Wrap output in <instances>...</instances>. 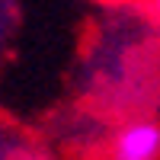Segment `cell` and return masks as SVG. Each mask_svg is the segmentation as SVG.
<instances>
[{
    "label": "cell",
    "instance_id": "1",
    "mask_svg": "<svg viewBox=\"0 0 160 160\" xmlns=\"http://www.w3.org/2000/svg\"><path fill=\"white\" fill-rule=\"evenodd\" d=\"M80 102L106 118L154 115L160 106V26L131 3L109 7L77 68Z\"/></svg>",
    "mask_w": 160,
    "mask_h": 160
},
{
    "label": "cell",
    "instance_id": "2",
    "mask_svg": "<svg viewBox=\"0 0 160 160\" xmlns=\"http://www.w3.org/2000/svg\"><path fill=\"white\" fill-rule=\"evenodd\" d=\"M112 131V122L106 115H99L96 109L80 102L71 112H58L48 125V144L58 154H71V157H90L99 160L106 138Z\"/></svg>",
    "mask_w": 160,
    "mask_h": 160
},
{
    "label": "cell",
    "instance_id": "3",
    "mask_svg": "<svg viewBox=\"0 0 160 160\" xmlns=\"http://www.w3.org/2000/svg\"><path fill=\"white\" fill-rule=\"evenodd\" d=\"M99 160H160V118L135 115L115 122Z\"/></svg>",
    "mask_w": 160,
    "mask_h": 160
},
{
    "label": "cell",
    "instance_id": "4",
    "mask_svg": "<svg viewBox=\"0 0 160 160\" xmlns=\"http://www.w3.org/2000/svg\"><path fill=\"white\" fill-rule=\"evenodd\" d=\"M0 160H64L45 138L0 115Z\"/></svg>",
    "mask_w": 160,
    "mask_h": 160
},
{
    "label": "cell",
    "instance_id": "5",
    "mask_svg": "<svg viewBox=\"0 0 160 160\" xmlns=\"http://www.w3.org/2000/svg\"><path fill=\"white\" fill-rule=\"evenodd\" d=\"M16 26H19V0H0V64L10 55Z\"/></svg>",
    "mask_w": 160,
    "mask_h": 160
},
{
    "label": "cell",
    "instance_id": "6",
    "mask_svg": "<svg viewBox=\"0 0 160 160\" xmlns=\"http://www.w3.org/2000/svg\"><path fill=\"white\" fill-rule=\"evenodd\" d=\"M141 10L148 13V19L154 26H160V0H141Z\"/></svg>",
    "mask_w": 160,
    "mask_h": 160
},
{
    "label": "cell",
    "instance_id": "7",
    "mask_svg": "<svg viewBox=\"0 0 160 160\" xmlns=\"http://www.w3.org/2000/svg\"><path fill=\"white\" fill-rule=\"evenodd\" d=\"M99 3H106V7H118V3H131V0H99Z\"/></svg>",
    "mask_w": 160,
    "mask_h": 160
}]
</instances>
